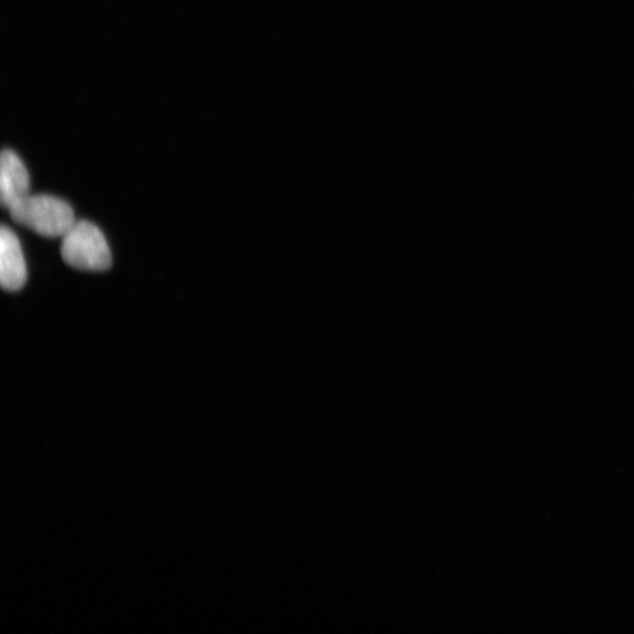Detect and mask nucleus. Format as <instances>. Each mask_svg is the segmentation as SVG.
<instances>
[{"mask_svg": "<svg viewBox=\"0 0 634 634\" xmlns=\"http://www.w3.org/2000/svg\"><path fill=\"white\" fill-rule=\"evenodd\" d=\"M12 221L44 238H60L75 226L72 207L62 198L52 195H26L9 209Z\"/></svg>", "mask_w": 634, "mask_h": 634, "instance_id": "f257e3e1", "label": "nucleus"}, {"mask_svg": "<svg viewBox=\"0 0 634 634\" xmlns=\"http://www.w3.org/2000/svg\"><path fill=\"white\" fill-rule=\"evenodd\" d=\"M62 258L72 268L104 271L112 266V254L104 234L88 222L76 223L63 237Z\"/></svg>", "mask_w": 634, "mask_h": 634, "instance_id": "f03ea898", "label": "nucleus"}, {"mask_svg": "<svg viewBox=\"0 0 634 634\" xmlns=\"http://www.w3.org/2000/svg\"><path fill=\"white\" fill-rule=\"evenodd\" d=\"M28 280L26 262L20 239L7 226L0 229V283L7 292H18Z\"/></svg>", "mask_w": 634, "mask_h": 634, "instance_id": "7ed1b4c3", "label": "nucleus"}, {"mask_svg": "<svg viewBox=\"0 0 634 634\" xmlns=\"http://www.w3.org/2000/svg\"><path fill=\"white\" fill-rule=\"evenodd\" d=\"M30 194V175L24 162L13 151L6 150L0 161V203L9 209Z\"/></svg>", "mask_w": 634, "mask_h": 634, "instance_id": "20e7f679", "label": "nucleus"}]
</instances>
